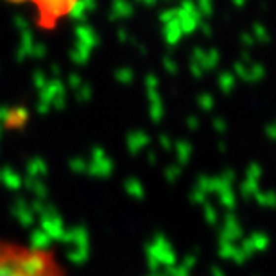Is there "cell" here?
Segmentation results:
<instances>
[{
  "label": "cell",
  "mask_w": 276,
  "mask_h": 276,
  "mask_svg": "<svg viewBox=\"0 0 276 276\" xmlns=\"http://www.w3.org/2000/svg\"><path fill=\"white\" fill-rule=\"evenodd\" d=\"M0 276H69L50 247L0 239Z\"/></svg>",
  "instance_id": "obj_1"
},
{
  "label": "cell",
  "mask_w": 276,
  "mask_h": 276,
  "mask_svg": "<svg viewBox=\"0 0 276 276\" xmlns=\"http://www.w3.org/2000/svg\"><path fill=\"white\" fill-rule=\"evenodd\" d=\"M38 9L43 13L45 16H52V18H58V16L67 15L70 11V7L77 2V0H33Z\"/></svg>",
  "instance_id": "obj_2"
},
{
  "label": "cell",
  "mask_w": 276,
  "mask_h": 276,
  "mask_svg": "<svg viewBox=\"0 0 276 276\" xmlns=\"http://www.w3.org/2000/svg\"><path fill=\"white\" fill-rule=\"evenodd\" d=\"M9 2H16V4H24V2H33V0H9Z\"/></svg>",
  "instance_id": "obj_3"
}]
</instances>
